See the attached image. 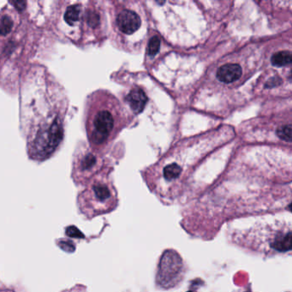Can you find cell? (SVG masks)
Segmentation results:
<instances>
[{"mask_svg":"<svg viewBox=\"0 0 292 292\" xmlns=\"http://www.w3.org/2000/svg\"><path fill=\"white\" fill-rule=\"evenodd\" d=\"M20 87V127L30 159L42 162L59 151L65 136L69 100L46 67L31 64Z\"/></svg>","mask_w":292,"mask_h":292,"instance_id":"1","label":"cell"},{"mask_svg":"<svg viewBox=\"0 0 292 292\" xmlns=\"http://www.w3.org/2000/svg\"><path fill=\"white\" fill-rule=\"evenodd\" d=\"M27 4L10 2L0 11V87L9 92L18 89L37 50L39 29Z\"/></svg>","mask_w":292,"mask_h":292,"instance_id":"2","label":"cell"},{"mask_svg":"<svg viewBox=\"0 0 292 292\" xmlns=\"http://www.w3.org/2000/svg\"><path fill=\"white\" fill-rule=\"evenodd\" d=\"M51 25L63 40L84 46L96 39L101 17L92 2L57 1L51 15Z\"/></svg>","mask_w":292,"mask_h":292,"instance_id":"3","label":"cell"},{"mask_svg":"<svg viewBox=\"0 0 292 292\" xmlns=\"http://www.w3.org/2000/svg\"><path fill=\"white\" fill-rule=\"evenodd\" d=\"M231 239L242 248L260 255L283 254L292 250V226L279 220L257 222L249 228L232 233Z\"/></svg>","mask_w":292,"mask_h":292,"instance_id":"4","label":"cell"},{"mask_svg":"<svg viewBox=\"0 0 292 292\" xmlns=\"http://www.w3.org/2000/svg\"><path fill=\"white\" fill-rule=\"evenodd\" d=\"M108 96L106 92L98 91L86 100L84 123L88 140L92 148L106 144L114 130L116 119Z\"/></svg>","mask_w":292,"mask_h":292,"instance_id":"5","label":"cell"},{"mask_svg":"<svg viewBox=\"0 0 292 292\" xmlns=\"http://www.w3.org/2000/svg\"><path fill=\"white\" fill-rule=\"evenodd\" d=\"M78 207L86 218H92L114 210L117 194L109 182L95 178L89 182L77 197Z\"/></svg>","mask_w":292,"mask_h":292,"instance_id":"6","label":"cell"},{"mask_svg":"<svg viewBox=\"0 0 292 292\" xmlns=\"http://www.w3.org/2000/svg\"><path fill=\"white\" fill-rule=\"evenodd\" d=\"M97 166L96 155L90 151L85 144L78 145L72 160L71 178L75 184L78 186L88 184L93 179Z\"/></svg>","mask_w":292,"mask_h":292,"instance_id":"7","label":"cell"},{"mask_svg":"<svg viewBox=\"0 0 292 292\" xmlns=\"http://www.w3.org/2000/svg\"><path fill=\"white\" fill-rule=\"evenodd\" d=\"M119 30L125 34L135 33L141 27V18L136 12L130 10H123L116 19Z\"/></svg>","mask_w":292,"mask_h":292,"instance_id":"8","label":"cell"},{"mask_svg":"<svg viewBox=\"0 0 292 292\" xmlns=\"http://www.w3.org/2000/svg\"><path fill=\"white\" fill-rule=\"evenodd\" d=\"M243 73L242 68L237 63H227L218 69L217 77L225 83H231L237 81Z\"/></svg>","mask_w":292,"mask_h":292,"instance_id":"9","label":"cell"},{"mask_svg":"<svg viewBox=\"0 0 292 292\" xmlns=\"http://www.w3.org/2000/svg\"><path fill=\"white\" fill-rule=\"evenodd\" d=\"M127 100L130 104V108L136 113H140L144 109L148 102V97L143 90L140 89H132L127 96Z\"/></svg>","mask_w":292,"mask_h":292,"instance_id":"10","label":"cell"},{"mask_svg":"<svg viewBox=\"0 0 292 292\" xmlns=\"http://www.w3.org/2000/svg\"><path fill=\"white\" fill-rule=\"evenodd\" d=\"M182 167L177 164H170L164 168L163 176L167 181H173L181 175Z\"/></svg>","mask_w":292,"mask_h":292,"instance_id":"11","label":"cell"},{"mask_svg":"<svg viewBox=\"0 0 292 292\" xmlns=\"http://www.w3.org/2000/svg\"><path fill=\"white\" fill-rule=\"evenodd\" d=\"M271 61L275 66H285L292 63V54L291 52L286 51L277 52L272 57Z\"/></svg>","mask_w":292,"mask_h":292,"instance_id":"12","label":"cell"},{"mask_svg":"<svg viewBox=\"0 0 292 292\" xmlns=\"http://www.w3.org/2000/svg\"><path fill=\"white\" fill-rule=\"evenodd\" d=\"M159 47H160V40L159 38L157 36L151 38L148 45V55L151 56V57L156 55L159 51Z\"/></svg>","mask_w":292,"mask_h":292,"instance_id":"13","label":"cell"},{"mask_svg":"<svg viewBox=\"0 0 292 292\" xmlns=\"http://www.w3.org/2000/svg\"><path fill=\"white\" fill-rule=\"evenodd\" d=\"M277 137L285 141H292V125L287 124L278 128L277 130Z\"/></svg>","mask_w":292,"mask_h":292,"instance_id":"14","label":"cell"}]
</instances>
